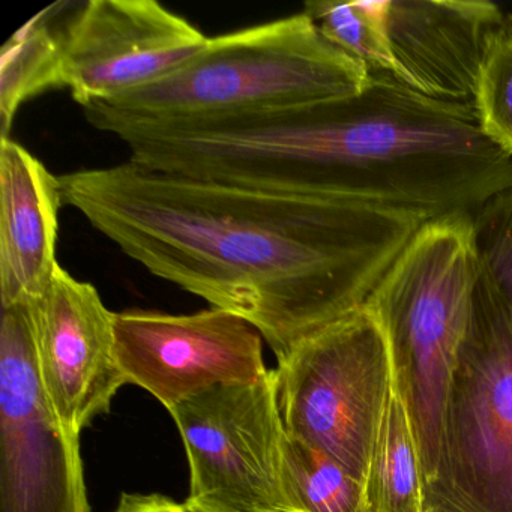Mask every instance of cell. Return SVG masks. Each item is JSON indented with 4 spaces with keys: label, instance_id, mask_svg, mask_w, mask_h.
<instances>
[{
    "label": "cell",
    "instance_id": "obj_12",
    "mask_svg": "<svg viewBox=\"0 0 512 512\" xmlns=\"http://www.w3.org/2000/svg\"><path fill=\"white\" fill-rule=\"evenodd\" d=\"M503 19L485 0H385L397 82L433 100L473 106L488 41Z\"/></svg>",
    "mask_w": 512,
    "mask_h": 512
},
{
    "label": "cell",
    "instance_id": "obj_2",
    "mask_svg": "<svg viewBox=\"0 0 512 512\" xmlns=\"http://www.w3.org/2000/svg\"><path fill=\"white\" fill-rule=\"evenodd\" d=\"M179 172L202 181L349 200L419 215H475L512 188V157L475 107L383 76L358 94L260 115L190 119Z\"/></svg>",
    "mask_w": 512,
    "mask_h": 512
},
{
    "label": "cell",
    "instance_id": "obj_4",
    "mask_svg": "<svg viewBox=\"0 0 512 512\" xmlns=\"http://www.w3.org/2000/svg\"><path fill=\"white\" fill-rule=\"evenodd\" d=\"M478 277L473 215H446L419 227L365 304L388 340L425 485L439 467L446 400Z\"/></svg>",
    "mask_w": 512,
    "mask_h": 512
},
{
    "label": "cell",
    "instance_id": "obj_9",
    "mask_svg": "<svg viewBox=\"0 0 512 512\" xmlns=\"http://www.w3.org/2000/svg\"><path fill=\"white\" fill-rule=\"evenodd\" d=\"M113 334L127 383L146 389L167 410L212 386L257 382L269 373L262 334L221 308L122 311L113 317Z\"/></svg>",
    "mask_w": 512,
    "mask_h": 512
},
{
    "label": "cell",
    "instance_id": "obj_7",
    "mask_svg": "<svg viewBox=\"0 0 512 512\" xmlns=\"http://www.w3.org/2000/svg\"><path fill=\"white\" fill-rule=\"evenodd\" d=\"M169 412L190 463L188 505L200 512H292L272 370L257 382L212 386Z\"/></svg>",
    "mask_w": 512,
    "mask_h": 512
},
{
    "label": "cell",
    "instance_id": "obj_19",
    "mask_svg": "<svg viewBox=\"0 0 512 512\" xmlns=\"http://www.w3.org/2000/svg\"><path fill=\"white\" fill-rule=\"evenodd\" d=\"M473 239L479 266L512 319V188L491 197L473 215Z\"/></svg>",
    "mask_w": 512,
    "mask_h": 512
},
{
    "label": "cell",
    "instance_id": "obj_6",
    "mask_svg": "<svg viewBox=\"0 0 512 512\" xmlns=\"http://www.w3.org/2000/svg\"><path fill=\"white\" fill-rule=\"evenodd\" d=\"M272 374L287 436L367 481L394 389L391 350L373 311L364 305L314 332Z\"/></svg>",
    "mask_w": 512,
    "mask_h": 512
},
{
    "label": "cell",
    "instance_id": "obj_16",
    "mask_svg": "<svg viewBox=\"0 0 512 512\" xmlns=\"http://www.w3.org/2000/svg\"><path fill=\"white\" fill-rule=\"evenodd\" d=\"M283 485L292 512H368L367 481L331 455L287 434Z\"/></svg>",
    "mask_w": 512,
    "mask_h": 512
},
{
    "label": "cell",
    "instance_id": "obj_11",
    "mask_svg": "<svg viewBox=\"0 0 512 512\" xmlns=\"http://www.w3.org/2000/svg\"><path fill=\"white\" fill-rule=\"evenodd\" d=\"M32 317L47 397L64 427L80 436L127 385L116 362L115 313L91 283L59 265L46 292L32 302Z\"/></svg>",
    "mask_w": 512,
    "mask_h": 512
},
{
    "label": "cell",
    "instance_id": "obj_15",
    "mask_svg": "<svg viewBox=\"0 0 512 512\" xmlns=\"http://www.w3.org/2000/svg\"><path fill=\"white\" fill-rule=\"evenodd\" d=\"M50 10L20 29L0 59V133L10 137L14 116L25 101L50 88H61V29L50 26Z\"/></svg>",
    "mask_w": 512,
    "mask_h": 512
},
{
    "label": "cell",
    "instance_id": "obj_3",
    "mask_svg": "<svg viewBox=\"0 0 512 512\" xmlns=\"http://www.w3.org/2000/svg\"><path fill=\"white\" fill-rule=\"evenodd\" d=\"M368 80L367 68L302 11L208 38L170 76L89 106L148 121L260 115L349 97Z\"/></svg>",
    "mask_w": 512,
    "mask_h": 512
},
{
    "label": "cell",
    "instance_id": "obj_20",
    "mask_svg": "<svg viewBox=\"0 0 512 512\" xmlns=\"http://www.w3.org/2000/svg\"><path fill=\"white\" fill-rule=\"evenodd\" d=\"M116 512H200L163 494H122Z\"/></svg>",
    "mask_w": 512,
    "mask_h": 512
},
{
    "label": "cell",
    "instance_id": "obj_5",
    "mask_svg": "<svg viewBox=\"0 0 512 512\" xmlns=\"http://www.w3.org/2000/svg\"><path fill=\"white\" fill-rule=\"evenodd\" d=\"M425 512H512V319L481 266Z\"/></svg>",
    "mask_w": 512,
    "mask_h": 512
},
{
    "label": "cell",
    "instance_id": "obj_14",
    "mask_svg": "<svg viewBox=\"0 0 512 512\" xmlns=\"http://www.w3.org/2000/svg\"><path fill=\"white\" fill-rule=\"evenodd\" d=\"M368 512H425L421 455L406 404L392 389L367 473Z\"/></svg>",
    "mask_w": 512,
    "mask_h": 512
},
{
    "label": "cell",
    "instance_id": "obj_18",
    "mask_svg": "<svg viewBox=\"0 0 512 512\" xmlns=\"http://www.w3.org/2000/svg\"><path fill=\"white\" fill-rule=\"evenodd\" d=\"M473 107L485 137L512 157V14L488 41Z\"/></svg>",
    "mask_w": 512,
    "mask_h": 512
},
{
    "label": "cell",
    "instance_id": "obj_10",
    "mask_svg": "<svg viewBox=\"0 0 512 512\" xmlns=\"http://www.w3.org/2000/svg\"><path fill=\"white\" fill-rule=\"evenodd\" d=\"M208 38L155 0H91L61 29V88L82 107L152 85Z\"/></svg>",
    "mask_w": 512,
    "mask_h": 512
},
{
    "label": "cell",
    "instance_id": "obj_1",
    "mask_svg": "<svg viewBox=\"0 0 512 512\" xmlns=\"http://www.w3.org/2000/svg\"><path fill=\"white\" fill-rule=\"evenodd\" d=\"M64 205L152 275L247 320L278 361L367 304L427 223L349 200L202 181L128 160L59 176Z\"/></svg>",
    "mask_w": 512,
    "mask_h": 512
},
{
    "label": "cell",
    "instance_id": "obj_8",
    "mask_svg": "<svg viewBox=\"0 0 512 512\" xmlns=\"http://www.w3.org/2000/svg\"><path fill=\"white\" fill-rule=\"evenodd\" d=\"M79 437L44 389L32 302L2 304L0 512H91Z\"/></svg>",
    "mask_w": 512,
    "mask_h": 512
},
{
    "label": "cell",
    "instance_id": "obj_17",
    "mask_svg": "<svg viewBox=\"0 0 512 512\" xmlns=\"http://www.w3.org/2000/svg\"><path fill=\"white\" fill-rule=\"evenodd\" d=\"M304 13L332 44L361 62L370 76L397 82V68L385 31V0L377 2H307Z\"/></svg>",
    "mask_w": 512,
    "mask_h": 512
},
{
    "label": "cell",
    "instance_id": "obj_13",
    "mask_svg": "<svg viewBox=\"0 0 512 512\" xmlns=\"http://www.w3.org/2000/svg\"><path fill=\"white\" fill-rule=\"evenodd\" d=\"M59 176L11 137L0 139V302L40 298L56 262Z\"/></svg>",
    "mask_w": 512,
    "mask_h": 512
}]
</instances>
